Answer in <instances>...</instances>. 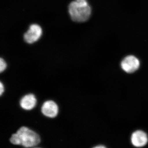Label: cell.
Wrapping results in <instances>:
<instances>
[{"label": "cell", "instance_id": "7", "mask_svg": "<svg viewBox=\"0 0 148 148\" xmlns=\"http://www.w3.org/2000/svg\"><path fill=\"white\" fill-rule=\"evenodd\" d=\"M36 99L35 95L32 94H29L25 95L21 98L20 105L22 108L29 110L34 108L36 104Z\"/></svg>", "mask_w": 148, "mask_h": 148}, {"label": "cell", "instance_id": "9", "mask_svg": "<svg viewBox=\"0 0 148 148\" xmlns=\"http://www.w3.org/2000/svg\"><path fill=\"white\" fill-rule=\"evenodd\" d=\"M4 90V88L3 85L2 83L1 82H0V95H1L3 92Z\"/></svg>", "mask_w": 148, "mask_h": 148}, {"label": "cell", "instance_id": "3", "mask_svg": "<svg viewBox=\"0 0 148 148\" xmlns=\"http://www.w3.org/2000/svg\"><path fill=\"white\" fill-rule=\"evenodd\" d=\"M140 66V62L137 57L132 55L128 56L122 60L121 67L126 73H131L138 70Z\"/></svg>", "mask_w": 148, "mask_h": 148}, {"label": "cell", "instance_id": "2", "mask_svg": "<svg viewBox=\"0 0 148 148\" xmlns=\"http://www.w3.org/2000/svg\"><path fill=\"white\" fill-rule=\"evenodd\" d=\"M69 11L72 20L77 22L87 21L91 14V7L87 0H74L69 5Z\"/></svg>", "mask_w": 148, "mask_h": 148}, {"label": "cell", "instance_id": "1", "mask_svg": "<svg viewBox=\"0 0 148 148\" xmlns=\"http://www.w3.org/2000/svg\"><path fill=\"white\" fill-rule=\"evenodd\" d=\"M11 143L14 145H21L25 147H32L40 142V136L34 131L28 127L22 126L15 134L12 135Z\"/></svg>", "mask_w": 148, "mask_h": 148}, {"label": "cell", "instance_id": "6", "mask_svg": "<svg viewBox=\"0 0 148 148\" xmlns=\"http://www.w3.org/2000/svg\"><path fill=\"white\" fill-rule=\"evenodd\" d=\"M131 140L132 145L137 147H144L148 142L147 135L142 130H137L133 132Z\"/></svg>", "mask_w": 148, "mask_h": 148}, {"label": "cell", "instance_id": "10", "mask_svg": "<svg viewBox=\"0 0 148 148\" xmlns=\"http://www.w3.org/2000/svg\"><path fill=\"white\" fill-rule=\"evenodd\" d=\"M105 147H105V146H101V145L96 146V147H95V148H105Z\"/></svg>", "mask_w": 148, "mask_h": 148}, {"label": "cell", "instance_id": "5", "mask_svg": "<svg viewBox=\"0 0 148 148\" xmlns=\"http://www.w3.org/2000/svg\"><path fill=\"white\" fill-rule=\"evenodd\" d=\"M41 111L45 116L54 118L57 116L58 113V107L57 104L53 101H47L43 103L42 106Z\"/></svg>", "mask_w": 148, "mask_h": 148}, {"label": "cell", "instance_id": "8", "mask_svg": "<svg viewBox=\"0 0 148 148\" xmlns=\"http://www.w3.org/2000/svg\"><path fill=\"white\" fill-rule=\"evenodd\" d=\"M6 67L7 64L5 61L2 58H1L0 59V72L1 73H2L6 69Z\"/></svg>", "mask_w": 148, "mask_h": 148}, {"label": "cell", "instance_id": "4", "mask_svg": "<svg viewBox=\"0 0 148 148\" xmlns=\"http://www.w3.org/2000/svg\"><path fill=\"white\" fill-rule=\"evenodd\" d=\"M42 29L39 25L33 24L24 35V39L27 43H34L37 41L42 35Z\"/></svg>", "mask_w": 148, "mask_h": 148}]
</instances>
